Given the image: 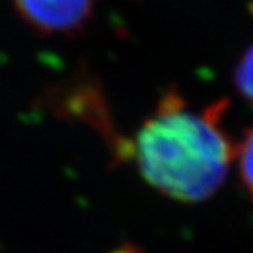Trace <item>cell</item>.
Returning <instances> with one entry per match:
<instances>
[{
	"mask_svg": "<svg viewBox=\"0 0 253 253\" xmlns=\"http://www.w3.org/2000/svg\"><path fill=\"white\" fill-rule=\"evenodd\" d=\"M224 108L218 101L198 112L177 90L167 92L130 150L147 183L185 203L205 202L218 191L237 150L221 125Z\"/></svg>",
	"mask_w": 253,
	"mask_h": 253,
	"instance_id": "6da1fadb",
	"label": "cell"
},
{
	"mask_svg": "<svg viewBox=\"0 0 253 253\" xmlns=\"http://www.w3.org/2000/svg\"><path fill=\"white\" fill-rule=\"evenodd\" d=\"M235 85L238 92L253 104V44L244 52L237 70H235Z\"/></svg>",
	"mask_w": 253,
	"mask_h": 253,
	"instance_id": "277c9868",
	"label": "cell"
},
{
	"mask_svg": "<svg viewBox=\"0 0 253 253\" xmlns=\"http://www.w3.org/2000/svg\"><path fill=\"white\" fill-rule=\"evenodd\" d=\"M22 19L40 34L80 31L92 17L96 0H12Z\"/></svg>",
	"mask_w": 253,
	"mask_h": 253,
	"instance_id": "7a4b0ae2",
	"label": "cell"
},
{
	"mask_svg": "<svg viewBox=\"0 0 253 253\" xmlns=\"http://www.w3.org/2000/svg\"><path fill=\"white\" fill-rule=\"evenodd\" d=\"M235 159L238 160V171L241 182L253 198V128L246 130L241 142L235 150Z\"/></svg>",
	"mask_w": 253,
	"mask_h": 253,
	"instance_id": "3957f363",
	"label": "cell"
}]
</instances>
